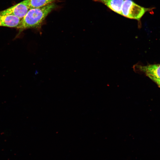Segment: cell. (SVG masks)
Masks as SVG:
<instances>
[{"mask_svg":"<svg viewBox=\"0 0 160 160\" xmlns=\"http://www.w3.org/2000/svg\"><path fill=\"white\" fill-rule=\"evenodd\" d=\"M149 78L156 83L160 88V79H156L153 77H150Z\"/></svg>","mask_w":160,"mask_h":160,"instance_id":"obj_8","label":"cell"},{"mask_svg":"<svg viewBox=\"0 0 160 160\" xmlns=\"http://www.w3.org/2000/svg\"><path fill=\"white\" fill-rule=\"evenodd\" d=\"M133 68L135 72H143L149 78L160 79V64L143 65L137 63L134 65Z\"/></svg>","mask_w":160,"mask_h":160,"instance_id":"obj_4","label":"cell"},{"mask_svg":"<svg viewBox=\"0 0 160 160\" xmlns=\"http://www.w3.org/2000/svg\"><path fill=\"white\" fill-rule=\"evenodd\" d=\"M29 0H24L0 12V15H11L22 19L29 9Z\"/></svg>","mask_w":160,"mask_h":160,"instance_id":"obj_3","label":"cell"},{"mask_svg":"<svg viewBox=\"0 0 160 160\" xmlns=\"http://www.w3.org/2000/svg\"><path fill=\"white\" fill-rule=\"evenodd\" d=\"M55 7L52 3L45 6L30 9L21 19L17 28L20 32L27 29L39 28L48 14Z\"/></svg>","mask_w":160,"mask_h":160,"instance_id":"obj_1","label":"cell"},{"mask_svg":"<svg viewBox=\"0 0 160 160\" xmlns=\"http://www.w3.org/2000/svg\"><path fill=\"white\" fill-rule=\"evenodd\" d=\"M55 0H29L30 9L42 7L52 3Z\"/></svg>","mask_w":160,"mask_h":160,"instance_id":"obj_7","label":"cell"},{"mask_svg":"<svg viewBox=\"0 0 160 160\" xmlns=\"http://www.w3.org/2000/svg\"><path fill=\"white\" fill-rule=\"evenodd\" d=\"M95 2L101 3L110 9L121 15V9L124 0H93Z\"/></svg>","mask_w":160,"mask_h":160,"instance_id":"obj_6","label":"cell"},{"mask_svg":"<svg viewBox=\"0 0 160 160\" xmlns=\"http://www.w3.org/2000/svg\"><path fill=\"white\" fill-rule=\"evenodd\" d=\"M154 8L142 7L132 0H124L122 7L121 15L128 18L137 20L139 23L138 27L140 28L142 17L147 12H151Z\"/></svg>","mask_w":160,"mask_h":160,"instance_id":"obj_2","label":"cell"},{"mask_svg":"<svg viewBox=\"0 0 160 160\" xmlns=\"http://www.w3.org/2000/svg\"><path fill=\"white\" fill-rule=\"evenodd\" d=\"M21 20L12 15H0V26L17 28Z\"/></svg>","mask_w":160,"mask_h":160,"instance_id":"obj_5","label":"cell"}]
</instances>
